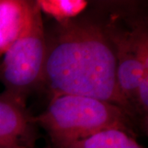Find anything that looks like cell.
Returning <instances> with one entry per match:
<instances>
[{
  "instance_id": "1",
  "label": "cell",
  "mask_w": 148,
  "mask_h": 148,
  "mask_svg": "<svg viewBox=\"0 0 148 148\" xmlns=\"http://www.w3.org/2000/svg\"><path fill=\"white\" fill-rule=\"evenodd\" d=\"M54 95L91 97L133 110L117 80L116 58L104 28L84 20L59 23L46 43L42 81Z\"/></svg>"
},
{
  "instance_id": "2",
  "label": "cell",
  "mask_w": 148,
  "mask_h": 148,
  "mask_svg": "<svg viewBox=\"0 0 148 148\" xmlns=\"http://www.w3.org/2000/svg\"><path fill=\"white\" fill-rule=\"evenodd\" d=\"M33 121L45 128L58 148L110 128L132 134L130 115L123 109L82 95H55Z\"/></svg>"
},
{
  "instance_id": "3",
  "label": "cell",
  "mask_w": 148,
  "mask_h": 148,
  "mask_svg": "<svg viewBox=\"0 0 148 148\" xmlns=\"http://www.w3.org/2000/svg\"><path fill=\"white\" fill-rule=\"evenodd\" d=\"M45 54L41 11L36 2L31 1L25 26L4 53L1 72L6 93L22 101L23 95L42 81Z\"/></svg>"
},
{
  "instance_id": "4",
  "label": "cell",
  "mask_w": 148,
  "mask_h": 148,
  "mask_svg": "<svg viewBox=\"0 0 148 148\" xmlns=\"http://www.w3.org/2000/svg\"><path fill=\"white\" fill-rule=\"evenodd\" d=\"M104 31L115 54L120 91L133 109L138 82L143 73L148 71L147 32L140 27H134L132 32H120L110 26Z\"/></svg>"
},
{
  "instance_id": "5",
  "label": "cell",
  "mask_w": 148,
  "mask_h": 148,
  "mask_svg": "<svg viewBox=\"0 0 148 148\" xmlns=\"http://www.w3.org/2000/svg\"><path fill=\"white\" fill-rule=\"evenodd\" d=\"M33 123L23 101L8 93L0 95V148H27Z\"/></svg>"
},
{
  "instance_id": "6",
  "label": "cell",
  "mask_w": 148,
  "mask_h": 148,
  "mask_svg": "<svg viewBox=\"0 0 148 148\" xmlns=\"http://www.w3.org/2000/svg\"><path fill=\"white\" fill-rule=\"evenodd\" d=\"M30 2L0 0V55L19 36L27 21Z\"/></svg>"
},
{
  "instance_id": "7",
  "label": "cell",
  "mask_w": 148,
  "mask_h": 148,
  "mask_svg": "<svg viewBox=\"0 0 148 148\" xmlns=\"http://www.w3.org/2000/svg\"><path fill=\"white\" fill-rule=\"evenodd\" d=\"M58 148H143L132 134L118 128L97 132L88 138Z\"/></svg>"
},
{
  "instance_id": "8",
  "label": "cell",
  "mask_w": 148,
  "mask_h": 148,
  "mask_svg": "<svg viewBox=\"0 0 148 148\" xmlns=\"http://www.w3.org/2000/svg\"><path fill=\"white\" fill-rule=\"evenodd\" d=\"M36 3L41 12L51 16L59 23L73 20L87 6L84 0H40Z\"/></svg>"
}]
</instances>
